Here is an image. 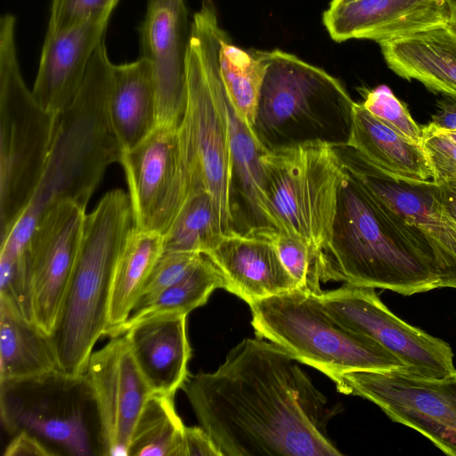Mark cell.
Returning <instances> with one entry per match:
<instances>
[{
	"mask_svg": "<svg viewBox=\"0 0 456 456\" xmlns=\"http://www.w3.org/2000/svg\"><path fill=\"white\" fill-rule=\"evenodd\" d=\"M273 342L244 338L213 372L182 386L221 456H337L327 425L338 407Z\"/></svg>",
	"mask_w": 456,
	"mask_h": 456,
	"instance_id": "1",
	"label": "cell"
},
{
	"mask_svg": "<svg viewBox=\"0 0 456 456\" xmlns=\"http://www.w3.org/2000/svg\"><path fill=\"white\" fill-rule=\"evenodd\" d=\"M329 281L403 296L441 288L413 230L345 167L322 252V281Z\"/></svg>",
	"mask_w": 456,
	"mask_h": 456,
	"instance_id": "2",
	"label": "cell"
},
{
	"mask_svg": "<svg viewBox=\"0 0 456 456\" xmlns=\"http://www.w3.org/2000/svg\"><path fill=\"white\" fill-rule=\"evenodd\" d=\"M134 227L129 195L108 191L86 214L76 261L50 338L61 375L83 378L97 340L105 335L115 268Z\"/></svg>",
	"mask_w": 456,
	"mask_h": 456,
	"instance_id": "3",
	"label": "cell"
},
{
	"mask_svg": "<svg viewBox=\"0 0 456 456\" xmlns=\"http://www.w3.org/2000/svg\"><path fill=\"white\" fill-rule=\"evenodd\" d=\"M111 65L102 39L75 98L56 114L45 168L28 204L40 215L61 201L86 208L107 167L120 160L109 112Z\"/></svg>",
	"mask_w": 456,
	"mask_h": 456,
	"instance_id": "4",
	"label": "cell"
},
{
	"mask_svg": "<svg viewBox=\"0 0 456 456\" xmlns=\"http://www.w3.org/2000/svg\"><path fill=\"white\" fill-rule=\"evenodd\" d=\"M219 25L212 0L193 15L187 54V104L179 126L191 192L212 197L223 233L234 232L232 213V155L219 69Z\"/></svg>",
	"mask_w": 456,
	"mask_h": 456,
	"instance_id": "5",
	"label": "cell"
},
{
	"mask_svg": "<svg viewBox=\"0 0 456 456\" xmlns=\"http://www.w3.org/2000/svg\"><path fill=\"white\" fill-rule=\"evenodd\" d=\"M354 101L324 69L284 51H269L252 127L266 151L321 142L347 143Z\"/></svg>",
	"mask_w": 456,
	"mask_h": 456,
	"instance_id": "6",
	"label": "cell"
},
{
	"mask_svg": "<svg viewBox=\"0 0 456 456\" xmlns=\"http://www.w3.org/2000/svg\"><path fill=\"white\" fill-rule=\"evenodd\" d=\"M321 295L295 289L250 304L256 336L331 380L347 371L405 369L379 344L337 321Z\"/></svg>",
	"mask_w": 456,
	"mask_h": 456,
	"instance_id": "7",
	"label": "cell"
},
{
	"mask_svg": "<svg viewBox=\"0 0 456 456\" xmlns=\"http://www.w3.org/2000/svg\"><path fill=\"white\" fill-rule=\"evenodd\" d=\"M55 118L24 83L16 52L15 17L6 13L0 20V239L37 190Z\"/></svg>",
	"mask_w": 456,
	"mask_h": 456,
	"instance_id": "8",
	"label": "cell"
},
{
	"mask_svg": "<svg viewBox=\"0 0 456 456\" xmlns=\"http://www.w3.org/2000/svg\"><path fill=\"white\" fill-rule=\"evenodd\" d=\"M261 162L264 192L276 229L322 253L330 239L344 175L333 146L311 142L266 151Z\"/></svg>",
	"mask_w": 456,
	"mask_h": 456,
	"instance_id": "9",
	"label": "cell"
},
{
	"mask_svg": "<svg viewBox=\"0 0 456 456\" xmlns=\"http://www.w3.org/2000/svg\"><path fill=\"white\" fill-rule=\"evenodd\" d=\"M332 381L340 393L372 402L393 421L415 429L445 454L456 456V373L428 378L405 369L354 370Z\"/></svg>",
	"mask_w": 456,
	"mask_h": 456,
	"instance_id": "10",
	"label": "cell"
},
{
	"mask_svg": "<svg viewBox=\"0 0 456 456\" xmlns=\"http://www.w3.org/2000/svg\"><path fill=\"white\" fill-rule=\"evenodd\" d=\"M333 148L343 166L413 230L441 288L456 289V221L438 199L436 183L392 175L346 144Z\"/></svg>",
	"mask_w": 456,
	"mask_h": 456,
	"instance_id": "11",
	"label": "cell"
},
{
	"mask_svg": "<svg viewBox=\"0 0 456 456\" xmlns=\"http://www.w3.org/2000/svg\"><path fill=\"white\" fill-rule=\"evenodd\" d=\"M119 163L129 190L134 227L164 234L191 193L179 127L156 126Z\"/></svg>",
	"mask_w": 456,
	"mask_h": 456,
	"instance_id": "12",
	"label": "cell"
},
{
	"mask_svg": "<svg viewBox=\"0 0 456 456\" xmlns=\"http://www.w3.org/2000/svg\"><path fill=\"white\" fill-rule=\"evenodd\" d=\"M321 297L337 321L379 344L398 358L406 370L428 378L456 373L450 345L397 317L382 303L375 289L344 284L322 292Z\"/></svg>",
	"mask_w": 456,
	"mask_h": 456,
	"instance_id": "13",
	"label": "cell"
},
{
	"mask_svg": "<svg viewBox=\"0 0 456 456\" xmlns=\"http://www.w3.org/2000/svg\"><path fill=\"white\" fill-rule=\"evenodd\" d=\"M98 420L100 453L126 456L132 434L151 390L124 334L90 355L84 373Z\"/></svg>",
	"mask_w": 456,
	"mask_h": 456,
	"instance_id": "14",
	"label": "cell"
},
{
	"mask_svg": "<svg viewBox=\"0 0 456 456\" xmlns=\"http://www.w3.org/2000/svg\"><path fill=\"white\" fill-rule=\"evenodd\" d=\"M86 208L61 201L44 212L28 246L34 322L52 334L76 261Z\"/></svg>",
	"mask_w": 456,
	"mask_h": 456,
	"instance_id": "15",
	"label": "cell"
},
{
	"mask_svg": "<svg viewBox=\"0 0 456 456\" xmlns=\"http://www.w3.org/2000/svg\"><path fill=\"white\" fill-rule=\"evenodd\" d=\"M191 33L183 0H149L141 28L142 56L152 67L157 126L179 127L187 104Z\"/></svg>",
	"mask_w": 456,
	"mask_h": 456,
	"instance_id": "16",
	"label": "cell"
},
{
	"mask_svg": "<svg viewBox=\"0 0 456 456\" xmlns=\"http://www.w3.org/2000/svg\"><path fill=\"white\" fill-rule=\"evenodd\" d=\"M322 22L338 43L379 44L450 25L451 12L446 0H331Z\"/></svg>",
	"mask_w": 456,
	"mask_h": 456,
	"instance_id": "17",
	"label": "cell"
},
{
	"mask_svg": "<svg viewBox=\"0 0 456 456\" xmlns=\"http://www.w3.org/2000/svg\"><path fill=\"white\" fill-rule=\"evenodd\" d=\"M267 231L225 234L206 254L224 274L225 289L248 305L297 289Z\"/></svg>",
	"mask_w": 456,
	"mask_h": 456,
	"instance_id": "18",
	"label": "cell"
},
{
	"mask_svg": "<svg viewBox=\"0 0 456 456\" xmlns=\"http://www.w3.org/2000/svg\"><path fill=\"white\" fill-rule=\"evenodd\" d=\"M109 19L91 20L71 29L46 33L32 94L57 114L75 98L91 58L104 39Z\"/></svg>",
	"mask_w": 456,
	"mask_h": 456,
	"instance_id": "19",
	"label": "cell"
},
{
	"mask_svg": "<svg viewBox=\"0 0 456 456\" xmlns=\"http://www.w3.org/2000/svg\"><path fill=\"white\" fill-rule=\"evenodd\" d=\"M185 314L149 316L126 327L123 332L135 364L151 392L175 395L189 371L191 351Z\"/></svg>",
	"mask_w": 456,
	"mask_h": 456,
	"instance_id": "20",
	"label": "cell"
},
{
	"mask_svg": "<svg viewBox=\"0 0 456 456\" xmlns=\"http://www.w3.org/2000/svg\"><path fill=\"white\" fill-rule=\"evenodd\" d=\"M387 65L399 77L456 101V29L444 25L379 43Z\"/></svg>",
	"mask_w": 456,
	"mask_h": 456,
	"instance_id": "21",
	"label": "cell"
},
{
	"mask_svg": "<svg viewBox=\"0 0 456 456\" xmlns=\"http://www.w3.org/2000/svg\"><path fill=\"white\" fill-rule=\"evenodd\" d=\"M58 374L50 336L0 296V384L38 382Z\"/></svg>",
	"mask_w": 456,
	"mask_h": 456,
	"instance_id": "22",
	"label": "cell"
},
{
	"mask_svg": "<svg viewBox=\"0 0 456 456\" xmlns=\"http://www.w3.org/2000/svg\"><path fill=\"white\" fill-rule=\"evenodd\" d=\"M109 112L122 151L132 149L157 126L152 67L148 59L113 64L110 69Z\"/></svg>",
	"mask_w": 456,
	"mask_h": 456,
	"instance_id": "23",
	"label": "cell"
},
{
	"mask_svg": "<svg viewBox=\"0 0 456 456\" xmlns=\"http://www.w3.org/2000/svg\"><path fill=\"white\" fill-rule=\"evenodd\" d=\"M346 145L379 169L403 179L432 181V171L420 145L404 137L354 102Z\"/></svg>",
	"mask_w": 456,
	"mask_h": 456,
	"instance_id": "24",
	"label": "cell"
},
{
	"mask_svg": "<svg viewBox=\"0 0 456 456\" xmlns=\"http://www.w3.org/2000/svg\"><path fill=\"white\" fill-rule=\"evenodd\" d=\"M162 252V234L133 227L115 268L104 336L120 335Z\"/></svg>",
	"mask_w": 456,
	"mask_h": 456,
	"instance_id": "25",
	"label": "cell"
},
{
	"mask_svg": "<svg viewBox=\"0 0 456 456\" xmlns=\"http://www.w3.org/2000/svg\"><path fill=\"white\" fill-rule=\"evenodd\" d=\"M219 69L229 99L252 130L269 51L235 45L223 28L219 35Z\"/></svg>",
	"mask_w": 456,
	"mask_h": 456,
	"instance_id": "26",
	"label": "cell"
},
{
	"mask_svg": "<svg viewBox=\"0 0 456 456\" xmlns=\"http://www.w3.org/2000/svg\"><path fill=\"white\" fill-rule=\"evenodd\" d=\"M174 396L151 393L135 423L128 456H182L185 426Z\"/></svg>",
	"mask_w": 456,
	"mask_h": 456,
	"instance_id": "27",
	"label": "cell"
},
{
	"mask_svg": "<svg viewBox=\"0 0 456 456\" xmlns=\"http://www.w3.org/2000/svg\"><path fill=\"white\" fill-rule=\"evenodd\" d=\"M226 288V281L211 258L201 254L190 271L177 282L158 296L143 308L130 314L122 327L125 329L141 319L162 314L187 315L191 311L206 304L216 289Z\"/></svg>",
	"mask_w": 456,
	"mask_h": 456,
	"instance_id": "28",
	"label": "cell"
},
{
	"mask_svg": "<svg viewBox=\"0 0 456 456\" xmlns=\"http://www.w3.org/2000/svg\"><path fill=\"white\" fill-rule=\"evenodd\" d=\"M224 235L212 197L205 190L195 191L163 234V251L208 254Z\"/></svg>",
	"mask_w": 456,
	"mask_h": 456,
	"instance_id": "29",
	"label": "cell"
},
{
	"mask_svg": "<svg viewBox=\"0 0 456 456\" xmlns=\"http://www.w3.org/2000/svg\"><path fill=\"white\" fill-rule=\"evenodd\" d=\"M278 255L297 289L321 295L322 253L299 237L271 229L267 231Z\"/></svg>",
	"mask_w": 456,
	"mask_h": 456,
	"instance_id": "30",
	"label": "cell"
},
{
	"mask_svg": "<svg viewBox=\"0 0 456 456\" xmlns=\"http://www.w3.org/2000/svg\"><path fill=\"white\" fill-rule=\"evenodd\" d=\"M361 94L363 97L361 103L370 113L404 137L420 143L422 127L411 116L406 104L388 86L362 88Z\"/></svg>",
	"mask_w": 456,
	"mask_h": 456,
	"instance_id": "31",
	"label": "cell"
},
{
	"mask_svg": "<svg viewBox=\"0 0 456 456\" xmlns=\"http://www.w3.org/2000/svg\"><path fill=\"white\" fill-rule=\"evenodd\" d=\"M200 255L183 251H163L146 279L131 314L149 305L163 291L182 279L198 261Z\"/></svg>",
	"mask_w": 456,
	"mask_h": 456,
	"instance_id": "32",
	"label": "cell"
},
{
	"mask_svg": "<svg viewBox=\"0 0 456 456\" xmlns=\"http://www.w3.org/2000/svg\"><path fill=\"white\" fill-rule=\"evenodd\" d=\"M118 0H53L47 33L71 29L91 20L109 19Z\"/></svg>",
	"mask_w": 456,
	"mask_h": 456,
	"instance_id": "33",
	"label": "cell"
},
{
	"mask_svg": "<svg viewBox=\"0 0 456 456\" xmlns=\"http://www.w3.org/2000/svg\"><path fill=\"white\" fill-rule=\"evenodd\" d=\"M420 145L432 171V181H456V142L431 122L422 126Z\"/></svg>",
	"mask_w": 456,
	"mask_h": 456,
	"instance_id": "34",
	"label": "cell"
},
{
	"mask_svg": "<svg viewBox=\"0 0 456 456\" xmlns=\"http://www.w3.org/2000/svg\"><path fill=\"white\" fill-rule=\"evenodd\" d=\"M182 456H221L208 434L200 427H186Z\"/></svg>",
	"mask_w": 456,
	"mask_h": 456,
	"instance_id": "35",
	"label": "cell"
},
{
	"mask_svg": "<svg viewBox=\"0 0 456 456\" xmlns=\"http://www.w3.org/2000/svg\"><path fill=\"white\" fill-rule=\"evenodd\" d=\"M36 436L26 430L20 431L5 448L4 456L54 455Z\"/></svg>",
	"mask_w": 456,
	"mask_h": 456,
	"instance_id": "36",
	"label": "cell"
},
{
	"mask_svg": "<svg viewBox=\"0 0 456 456\" xmlns=\"http://www.w3.org/2000/svg\"><path fill=\"white\" fill-rule=\"evenodd\" d=\"M437 108L431 123L441 130L456 132V101H441Z\"/></svg>",
	"mask_w": 456,
	"mask_h": 456,
	"instance_id": "37",
	"label": "cell"
},
{
	"mask_svg": "<svg viewBox=\"0 0 456 456\" xmlns=\"http://www.w3.org/2000/svg\"><path fill=\"white\" fill-rule=\"evenodd\" d=\"M435 190L442 204L456 221V181L436 184Z\"/></svg>",
	"mask_w": 456,
	"mask_h": 456,
	"instance_id": "38",
	"label": "cell"
},
{
	"mask_svg": "<svg viewBox=\"0 0 456 456\" xmlns=\"http://www.w3.org/2000/svg\"><path fill=\"white\" fill-rule=\"evenodd\" d=\"M451 12V24L456 29V0H446Z\"/></svg>",
	"mask_w": 456,
	"mask_h": 456,
	"instance_id": "39",
	"label": "cell"
},
{
	"mask_svg": "<svg viewBox=\"0 0 456 456\" xmlns=\"http://www.w3.org/2000/svg\"><path fill=\"white\" fill-rule=\"evenodd\" d=\"M448 136H450L453 141L456 142V132L453 131H444L443 130Z\"/></svg>",
	"mask_w": 456,
	"mask_h": 456,
	"instance_id": "40",
	"label": "cell"
}]
</instances>
